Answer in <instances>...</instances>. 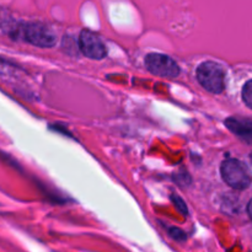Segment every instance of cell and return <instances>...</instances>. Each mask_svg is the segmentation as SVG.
I'll return each mask as SVG.
<instances>
[{
    "label": "cell",
    "mask_w": 252,
    "mask_h": 252,
    "mask_svg": "<svg viewBox=\"0 0 252 252\" xmlns=\"http://www.w3.org/2000/svg\"><path fill=\"white\" fill-rule=\"evenodd\" d=\"M171 199H172V202H174V203H175V206H176V208L179 209V211L181 212L182 214H187V213H189V209H187L186 204H185L184 199H182L181 197L172 196Z\"/></svg>",
    "instance_id": "obj_9"
},
{
    "label": "cell",
    "mask_w": 252,
    "mask_h": 252,
    "mask_svg": "<svg viewBox=\"0 0 252 252\" xmlns=\"http://www.w3.org/2000/svg\"><path fill=\"white\" fill-rule=\"evenodd\" d=\"M145 66L152 74L165 78H175L180 74V66L166 54L150 53L145 57Z\"/></svg>",
    "instance_id": "obj_4"
},
{
    "label": "cell",
    "mask_w": 252,
    "mask_h": 252,
    "mask_svg": "<svg viewBox=\"0 0 252 252\" xmlns=\"http://www.w3.org/2000/svg\"><path fill=\"white\" fill-rule=\"evenodd\" d=\"M79 48L84 56L95 61L107 56V49L100 37L89 30H83L79 34Z\"/></svg>",
    "instance_id": "obj_5"
},
{
    "label": "cell",
    "mask_w": 252,
    "mask_h": 252,
    "mask_svg": "<svg viewBox=\"0 0 252 252\" xmlns=\"http://www.w3.org/2000/svg\"><path fill=\"white\" fill-rule=\"evenodd\" d=\"M220 174L226 185L239 191L248 189L252 182L250 170L245 164L236 159L224 160L220 166Z\"/></svg>",
    "instance_id": "obj_2"
},
{
    "label": "cell",
    "mask_w": 252,
    "mask_h": 252,
    "mask_svg": "<svg viewBox=\"0 0 252 252\" xmlns=\"http://www.w3.org/2000/svg\"><path fill=\"white\" fill-rule=\"evenodd\" d=\"M169 234L171 235L172 239H175L176 241H186V234L179 228H170Z\"/></svg>",
    "instance_id": "obj_8"
},
{
    "label": "cell",
    "mask_w": 252,
    "mask_h": 252,
    "mask_svg": "<svg viewBox=\"0 0 252 252\" xmlns=\"http://www.w3.org/2000/svg\"><path fill=\"white\" fill-rule=\"evenodd\" d=\"M243 100L248 107L252 110V80L248 81L243 89Z\"/></svg>",
    "instance_id": "obj_7"
},
{
    "label": "cell",
    "mask_w": 252,
    "mask_h": 252,
    "mask_svg": "<svg viewBox=\"0 0 252 252\" xmlns=\"http://www.w3.org/2000/svg\"><path fill=\"white\" fill-rule=\"evenodd\" d=\"M11 36H17V38H22L36 47L42 48H51L57 43V37L48 26L41 22H29L16 31L11 32Z\"/></svg>",
    "instance_id": "obj_1"
},
{
    "label": "cell",
    "mask_w": 252,
    "mask_h": 252,
    "mask_svg": "<svg viewBox=\"0 0 252 252\" xmlns=\"http://www.w3.org/2000/svg\"><path fill=\"white\" fill-rule=\"evenodd\" d=\"M248 213H249V216H250V218L252 219V199L249 202V204H248Z\"/></svg>",
    "instance_id": "obj_10"
},
{
    "label": "cell",
    "mask_w": 252,
    "mask_h": 252,
    "mask_svg": "<svg viewBox=\"0 0 252 252\" xmlns=\"http://www.w3.org/2000/svg\"><path fill=\"white\" fill-rule=\"evenodd\" d=\"M229 130L248 143H252V121L246 118L230 117L225 121Z\"/></svg>",
    "instance_id": "obj_6"
},
{
    "label": "cell",
    "mask_w": 252,
    "mask_h": 252,
    "mask_svg": "<svg viewBox=\"0 0 252 252\" xmlns=\"http://www.w3.org/2000/svg\"><path fill=\"white\" fill-rule=\"evenodd\" d=\"M251 161H252V154H251Z\"/></svg>",
    "instance_id": "obj_11"
},
{
    "label": "cell",
    "mask_w": 252,
    "mask_h": 252,
    "mask_svg": "<svg viewBox=\"0 0 252 252\" xmlns=\"http://www.w3.org/2000/svg\"><path fill=\"white\" fill-rule=\"evenodd\" d=\"M197 80L198 83L206 89L207 91L212 94L223 93L225 88V74L223 68L216 62H204L197 68L196 71Z\"/></svg>",
    "instance_id": "obj_3"
}]
</instances>
